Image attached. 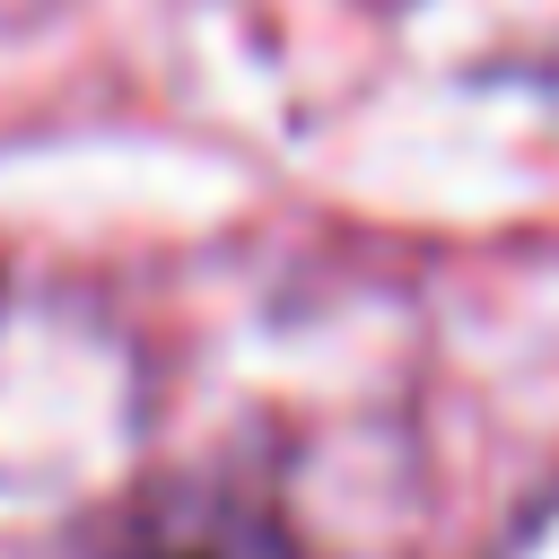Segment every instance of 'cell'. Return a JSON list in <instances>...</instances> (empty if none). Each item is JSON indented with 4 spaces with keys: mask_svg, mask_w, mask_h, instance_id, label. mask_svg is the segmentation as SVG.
Masks as SVG:
<instances>
[{
    "mask_svg": "<svg viewBox=\"0 0 559 559\" xmlns=\"http://www.w3.org/2000/svg\"><path fill=\"white\" fill-rule=\"evenodd\" d=\"M105 559H306V542H297V524L253 480L183 472V480L140 489L114 515Z\"/></svg>",
    "mask_w": 559,
    "mask_h": 559,
    "instance_id": "cell-1",
    "label": "cell"
}]
</instances>
